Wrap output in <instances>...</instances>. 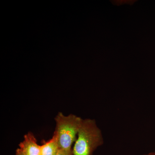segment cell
Here are the masks:
<instances>
[{"mask_svg": "<svg viewBox=\"0 0 155 155\" xmlns=\"http://www.w3.org/2000/svg\"><path fill=\"white\" fill-rule=\"evenodd\" d=\"M104 143L102 132L95 120L83 119L72 149L73 155H93Z\"/></svg>", "mask_w": 155, "mask_h": 155, "instance_id": "6da1fadb", "label": "cell"}, {"mask_svg": "<svg viewBox=\"0 0 155 155\" xmlns=\"http://www.w3.org/2000/svg\"><path fill=\"white\" fill-rule=\"evenodd\" d=\"M83 119L74 114L66 116L59 112L55 118L56 127L54 134L57 136L61 150L72 152V144L75 141Z\"/></svg>", "mask_w": 155, "mask_h": 155, "instance_id": "7a4b0ae2", "label": "cell"}, {"mask_svg": "<svg viewBox=\"0 0 155 155\" xmlns=\"http://www.w3.org/2000/svg\"><path fill=\"white\" fill-rule=\"evenodd\" d=\"M19 146L25 155H41V146L38 144L35 136L31 132L24 135V140Z\"/></svg>", "mask_w": 155, "mask_h": 155, "instance_id": "3957f363", "label": "cell"}, {"mask_svg": "<svg viewBox=\"0 0 155 155\" xmlns=\"http://www.w3.org/2000/svg\"><path fill=\"white\" fill-rule=\"evenodd\" d=\"M41 155H57L60 150L57 136L54 133L52 137L47 141H44L41 145Z\"/></svg>", "mask_w": 155, "mask_h": 155, "instance_id": "277c9868", "label": "cell"}, {"mask_svg": "<svg viewBox=\"0 0 155 155\" xmlns=\"http://www.w3.org/2000/svg\"><path fill=\"white\" fill-rule=\"evenodd\" d=\"M57 155H73L72 152H68L66 151L60 149Z\"/></svg>", "mask_w": 155, "mask_h": 155, "instance_id": "5b68a950", "label": "cell"}, {"mask_svg": "<svg viewBox=\"0 0 155 155\" xmlns=\"http://www.w3.org/2000/svg\"><path fill=\"white\" fill-rule=\"evenodd\" d=\"M15 155H25L24 154V153L22 152V150L20 149H17L16 150V153H15Z\"/></svg>", "mask_w": 155, "mask_h": 155, "instance_id": "8992f818", "label": "cell"}, {"mask_svg": "<svg viewBox=\"0 0 155 155\" xmlns=\"http://www.w3.org/2000/svg\"><path fill=\"white\" fill-rule=\"evenodd\" d=\"M143 155H155V152L148 153L145 154Z\"/></svg>", "mask_w": 155, "mask_h": 155, "instance_id": "52a82bcc", "label": "cell"}]
</instances>
